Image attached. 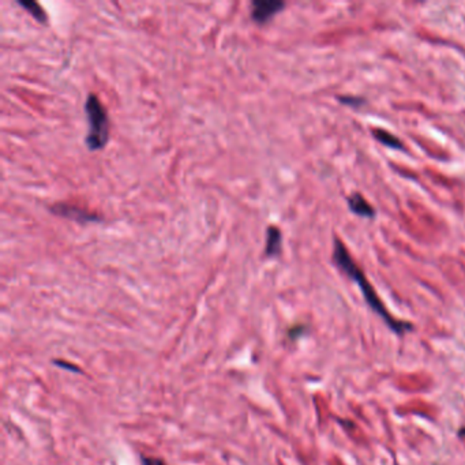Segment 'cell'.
I'll use <instances>...</instances> for the list:
<instances>
[{
  "instance_id": "obj_9",
  "label": "cell",
  "mask_w": 465,
  "mask_h": 465,
  "mask_svg": "<svg viewBox=\"0 0 465 465\" xmlns=\"http://www.w3.org/2000/svg\"><path fill=\"white\" fill-rule=\"evenodd\" d=\"M340 101L344 103V104H351V106H359V104H363V103H364L363 99H359V97H348V96L340 97Z\"/></svg>"
},
{
  "instance_id": "obj_8",
  "label": "cell",
  "mask_w": 465,
  "mask_h": 465,
  "mask_svg": "<svg viewBox=\"0 0 465 465\" xmlns=\"http://www.w3.org/2000/svg\"><path fill=\"white\" fill-rule=\"evenodd\" d=\"M373 136L377 138L382 145H386L387 148H393V149H403V143L399 138L393 136L389 131H385L382 129H375L373 130Z\"/></svg>"
},
{
  "instance_id": "obj_6",
  "label": "cell",
  "mask_w": 465,
  "mask_h": 465,
  "mask_svg": "<svg viewBox=\"0 0 465 465\" xmlns=\"http://www.w3.org/2000/svg\"><path fill=\"white\" fill-rule=\"evenodd\" d=\"M281 252V231L271 225L266 231V246H265V255L266 257H277Z\"/></svg>"
},
{
  "instance_id": "obj_3",
  "label": "cell",
  "mask_w": 465,
  "mask_h": 465,
  "mask_svg": "<svg viewBox=\"0 0 465 465\" xmlns=\"http://www.w3.org/2000/svg\"><path fill=\"white\" fill-rule=\"evenodd\" d=\"M284 7L285 3L280 0H254L251 3V18L259 25H265Z\"/></svg>"
},
{
  "instance_id": "obj_5",
  "label": "cell",
  "mask_w": 465,
  "mask_h": 465,
  "mask_svg": "<svg viewBox=\"0 0 465 465\" xmlns=\"http://www.w3.org/2000/svg\"><path fill=\"white\" fill-rule=\"evenodd\" d=\"M348 203H350V209L357 216H362V217H374L375 216L374 208L359 192H355L350 196Z\"/></svg>"
},
{
  "instance_id": "obj_10",
  "label": "cell",
  "mask_w": 465,
  "mask_h": 465,
  "mask_svg": "<svg viewBox=\"0 0 465 465\" xmlns=\"http://www.w3.org/2000/svg\"><path fill=\"white\" fill-rule=\"evenodd\" d=\"M142 463H143V465H165L163 460L155 459V457H143Z\"/></svg>"
},
{
  "instance_id": "obj_7",
  "label": "cell",
  "mask_w": 465,
  "mask_h": 465,
  "mask_svg": "<svg viewBox=\"0 0 465 465\" xmlns=\"http://www.w3.org/2000/svg\"><path fill=\"white\" fill-rule=\"evenodd\" d=\"M17 3L21 7H24L36 21H38L40 24H47L48 17H47L45 11L41 8V6L37 1H33V0H18Z\"/></svg>"
},
{
  "instance_id": "obj_4",
  "label": "cell",
  "mask_w": 465,
  "mask_h": 465,
  "mask_svg": "<svg viewBox=\"0 0 465 465\" xmlns=\"http://www.w3.org/2000/svg\"><path fill=\"white\" fill-rule=\"evenodd\" d=\"M50 210L52 213H55L57 216L60 217H66L69 220H74V221H78V222H83V224H86V222H97L100 221L101 217L93 212H89L83 208H80V206H74V205H69V203H55L50 208Z\"/></svg>"
},
{
  "instance_id": "obj_2",
  "label": "cell",
  "mask_w": 465,
  "mask_h": 465,
  "mask_svg": "<svg viewBox=\"0 0 465 465\" xmlns=\"http://www.w3.org/2000/svg\"><path fill=\"white\" fill-rule=\"evenodd\" d=\"M85 113L89 124L85 143L92 152L100 150L108 143L110 139V119L104 104L97 94H87L85 100Z\"/></svg>"
},
{
  "instance_id": "obj_1",
  "label": "cell",
  "mask_w": 465,
  "mask_h": 465,
  "mask_svg": "<svg viewBox=\"0 0 465 465\" xmlns=\"http://www.w3.org/2000/svg\"><path fill=\"white\" fill-rule=\"evenodd\" d=\"M333 259L334 264L347 274L350 278H352L357 284L359 289L362 291L364 299L367 301V304L373 308L374 313H377L385 324L392 329L394 333L397 334H404L407 331L412 330V324L407 322V321H399L396 318H393L390 315V313L386 310V307L383 306L382 301L378 298V295L375 294L373 285L369 282V280L366 278L364 273L360 271V268L354 262V259L351 258L347 247L341 243L340 239H334V247H333Z\"/></svg>"
},
{
  "instance_id": "obj_11",
  "label": "cell",
  "mask_w": 465,
  "mask_h": 465,
  "mask_svg": "<svg viewBox=\"0 0 465 465\" xmlns=\"http://www.w3.org/2000/svg\"><path fill=\"white\" fill-rule=\"evenodd\" d=\"M462 436H465V429H463V430H462Z\"/></svg>"
}]
</instances>
